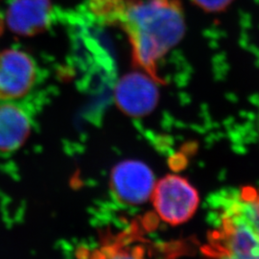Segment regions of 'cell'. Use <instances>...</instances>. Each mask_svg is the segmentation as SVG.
Here are the masks:
<instances>
[{
	"label": "cell",
	"mask_w": 259,
	"mask_h": 259,
	"mask_svg": "<svg viewBox=\"0 0 259 259\" xmlns=\"http://www.w3.org/2000/svg\"><path fill=\"white\" fill-rule=\"evenodd\" d=\"M101 22L119 27L129 39L134 65L157 83L158 63L185 36V16L180 0H90Z\"/></svg>",
	"instance_id": "cell-1"
},
{
	"label": "cell",
	"mask_w": 259,
	"mask_h": 259,
	"mask_svg": "<svg viewBox=\"0 0 259 259\" xmlns=\"http://www.w3.org/2000/svg\"><path fill=\"white\" fill-rule=\"evenodd\" d=\"M209 242L246 259H259V189L244 187L222 202L220 229Z\"/></svg>",
	"instance_id": "cell-2"
},
{
	"label": "cell",
	"mask_w": 259,
	"mask_h": 259,
	"mask_svg": "<svg viewBox=\"0 0 259 259\" xmlns=\"http://www.w3.org/2000/svg\"><path fill=\"white\" fill-rule=\"evenodd\" d=\"M153 204L157 215L172 226L181 225L192 218L199 205V194L187 180L168 175L155 185Z\"/></svg>",
	"instance_id": "cell-3"
},
{
	"label": "cell",
	"mask_w": 259,
	"mask_h": 259,
	"mask_svg": "<svg viewBox=\"0 0 259 259\" xmlns=\"http://www.w3.org/2000/svg\"><path fill=\"white\" fill-rule=\"evenodd\" d=\"M37 65L31 56L19 49L0 52V100H18L34 87Z\"/></svg>",
	"instance_id": "cell-4"
},
{
	"label": "cell",
	"mask_w": 259,
	"mask_h": 259,
	"mask_svg": "<svg viewBox=\"0 0 259 259\" xmlns=\"http://www.w3.org/2000/svg\"><path fill=\"white\" fill-rule=\"evenodd\" d=\"M157 83L143 71L123 76L114 91L117 107L133 117L147 115L155 110L158 102Z\"/></svg>",
	"instance_id": "cell-5"
},
{
	"label": "cell",
	"mask_w": 259,
	"mask_h": 259,
	"mask_svg": "<svg viewBox=\"0 0 259 259\" xmlns=\"http://www.w3.org/2000/svg\"><path fill=\"white\" fill-rule=\"evenodd\" d=\"M112 190L118 200L127 204H140L148 201L155 188V178L146 164L138 160H126L112 169Z\"/></svg>",
	"instance_id": "cell-6"
},
{
	"label": "cell",
	"mask_w": 259,
	"mask_h": 259,
	"mask_svg": "<svg viewBox=\"0 0 259 259\" xmlns=\"http://www.w3.org/2000/svg\"><path fill=\"white\" fill-rule=\"evenodd\" d=\"M54 9L50 0H13L6 20L11 30L20 36H34L50 27Z\"/></svg>",
	"instance_id": "cell-7"
},
{
	"label": "cell",
	"mask_w": 259,
	"mask_h": 259,
	"mask_svg": "<svg viewBox=\"0 0 259 259\" xmlns=\"http://www.w3.org/2000/svg\"><path fill=\"white\" fill-rule=\"evenodd\" d=\"M31 117L16 100H0V152L9 153L22 146L31 133Z\"/></svg>",
	"instance_id": "cell-8"
},
{
	"label": "cell",
	"mask_w": 259,
	"mask_h": 259,
	"mask_svg": "<svg viewBox=\"0 0 259 259\" xmlns=\"http://www.w3.org/2000/svg\"><path fill=\"white\" fill-rule=\"evenodd\" d=\"M85 259H147L142 247L125 244L122 241H115L106 245L101 249L95 250Z\"/></svg>",
	"instance_id": "cell-9"
},
{
	"label": "cell",
	"mask_w": 259,
	"mask_h": 259,
	"mask_svg": "<svg viewBox=\"0 0 259 259\" xmlns=\"http://www.w3.org/2000/svg\"><path fill=\"white\" fill-rule=\"evenodd\" d=\"M195 5L207 13H219L227 9L233 0H191Z\"/></svg>",
	"instance_id": "cell-10"
},
{
	"label": "cell",
	"mask_w": 259,
	"mask_h": 259,
	"mask_svg": "<svg viewBox=\"0 0 259 259\" xmlns=\"http://www.w3.org/2000/svg\"><path fill=\"white\" fill-rule=\"evenodd\" d=\"M204 251L213 259H246L212 242H209Z\"/></svg>",
	"instance_id": "cell-11"
},
{
	"label": "cell",
	"mask_w": 259,
	"mask_h": 259,
	"mask_svg": "<svg viewBox=\"0 0 259 259\" xmlns=\"http://www.w3.org/2000/svg\"><path fill=\"white\" fill-rule=\"evenodd\" d=\"M2 30H3V17H2V15L0 13V35L2 33Z\"/></svg>",
	"instance_id": "cell-12"
},
{
	"label": "cell",
	"mask_w": 259,
	"mask_h": 259,
	"mask_svg": "<svg viewBox=\"0 0 259 259\" xmlns=\"http://www.w3.org/2000/svg\"><path fill=\"white\" fill-rule=\"evenodd\" d=\"M257 131H258V134H259V114H258V118H257Z\"/></svg>",
	"instance_id": "cell-13"
}]
</instances>
